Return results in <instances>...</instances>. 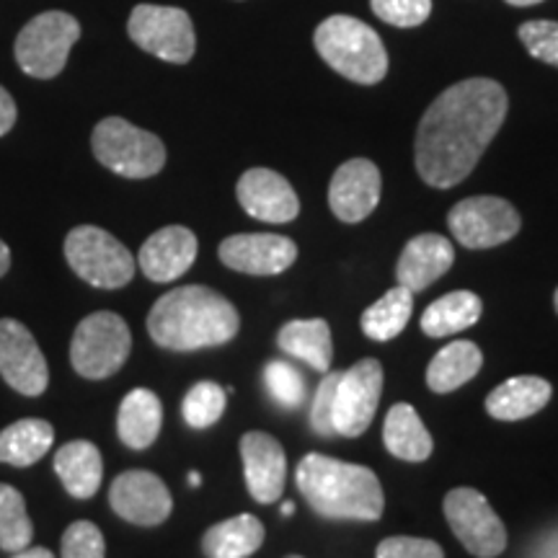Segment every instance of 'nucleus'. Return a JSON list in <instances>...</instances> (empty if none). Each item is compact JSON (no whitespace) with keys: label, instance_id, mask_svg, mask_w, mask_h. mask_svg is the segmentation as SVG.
<instances>
[{"label":"nucleus","instance_id":"obj_1","mask_svg":"<svg viewBox=\"0 0 558 558\" xmlns=\"http://www.w3.org/2000/svg\"><path fill=\"white\" fill-rule=\"evenodd\" d=\"M509 101L501 83L469 78L452 83L424 111L416 128L418 177L435 190H450L471 177L505 124Z\"/></svg>","mask_w":558,"mask_h":558},{"label":"nucleus","instance_id":"obj_2","mask_svg":"<svg viewBox=\"0 0 558 558\" xmlns=\"http://www.w3.org/2000/svg\"><path fill=\"white\" fill-rule=\"evenodd\" d=\"M241 329L235 305L220 292L186 284L166 292L148 313L150 339L171 352L228 344Z\"/></svg>","mask_w":558,"mask_h":558},{"label":"nucleus","instance_id":"obj_3","mask_svg":"<svg viewBox=\"0 0 558 558\" xmlns=\"http://www.w3.org/2000/svg\"><path fill=\"white\" fill-rule=\"evenodd\" d=\"M295 484L313 512L326 520L375 522L386 509L378 476L347 460L311 452L300 460Z\"/></svg>","mask_w":558,"mask_h":558},{"label":"nucleus","instance_id":"obj_4","mask_svg":"<svg viewBox=\"0 0 558 558\" xmlns=\"http://www.w3.org/2000/svg\"><path fill=\"white\" fill-rule=\"evenodd\" d=\"M316 52L329 68L360 86H375L388 73V52L378 32L354 16H329L313 34Z\"/></svg>","mask_w":558,"mask_h":558},{"label":"nucleus","instance_id":"obj_5","mask_svg":"<svg viewBox=\"0 0 558 558\" xmlns=\"http://www.w3.org/2000/svg\"><path fill=\"white\" fill-rule=\"evenodd\" d=\"M90 148L101 166L124 179H150L166 166V145L160 137L122 117H107L96 124Z\"/></svg>","mask_w":558,"mask_h":558},{"label":"nucleus","instance_id":"obj_6","mask_svg":"<svg viewBox=\"0 0 558 558\" xmlns=\"http://www.w3.org/2000/svg\"><path fill=\"white\" fill-rule=\"evenodd\" d=\"M65 259L83 282L101 290H120L135 277L130 248L96 226H78L65 239Z\"/></svg>","mask_w":558,"mask_h":558},{"label":"nucleus","instance_id":"obj_7","mask_svg":"<svg viewBox=\"0 0 558 558\" xmlns=\"http://www.w3.org/2000/svg\"><path fill=\"white\" fill-rule=\"evenodd\" d=\"M132 337L122 316L111 311L90 313L78 324L70 341V362L88 380L111 378L130 357Z\"/></svg>","mask_w":558,"mask_h":558},{"label":"nucleus","instance_id":"obj_8","mask_svg":"<svg viewBox=\"0 0 558 558\" xmlns=\"http://www.w3.org/2000/svg\"><path fill=\"white\" fill-rule=\"evenodd\" d=\"M81 39V24L62 11L34 16L16 37V62L32 78H54L65 68L68 54Z\"/></svg>","mask_w":558,"mask_h":558},{"label":"nucleus","instance_id":"obj_9","mask_svg":"<svg viewBox=\"0 0 558 558\" xmlns=\"http://www.w3.org/2000/svg\"><path fill=\"white\" fill-rule=\"evenodd\" d=\"M128 34L140 50L173 62V65L190 62L197 50L192 16L181 9H171V5H137L130 13Z\"/></svg>","mask_w":558,"mask_h":558},{"label":"nucleus","instance_id":"obj_10","mask_svg":"<svg viewBox=\"0 0 558 558\" xmlns=\"http://www.w3.org/2000/svg\"><path fill=\"white\" fill-rule=\"evenodd\" d=\"M445 518L456 538L476 558H497L507 548V530L484 494L460 486L445 497Z\"/></svg>","mask_w":558,"mask_h":558},{"label":"nucleus","instance_id":"obj_11","mask_svg":"<svg viewBox=\"0 0 558 558\" xmlns=\"http://www.w3.org/2000/svg\"><path fill=\"white\" fill-rule=\"evenodd\" d=\"M448 228L465 248H494L520 233L522 220L512 202L501 197H469L448 215Z\"/></svg>","mask_w":558,"mask_h":558},{"label":"nucleus","instance_id":"obj_12","mask_svg":"<svg viewBox=\"0 0 558 558\" xmlns=\"http://www.w3.org/2000/svg\"><path fill=\"white\" fill-rule=\"evenodd\" d=\"M383 393V365L367 357L341 373L337 388V407H333V427L341 437L365 435L373 424Z\"/></svg>","mask_w":558,"mask_h":558},{"label":"nucleus","instance_id":"obj_13","mask_svg":"<svg viewBox=\"0 0 558 558\" xmlns=\"http://www.w3.org/2000/svg\"><path fill=\"white\" fill-rule=\"evenodd\" d=\"M0 375L24 396H41L50 383L45 354L21 320H0Z\"/></svg>","mask_w":558,"mask_h":558},{"label":"nucleus","instance_id":"obj_14","mask_svg":"<svg viewBox=\"0 0 558 558\" xmlns=\"http://www.w3.org/2000/svg\"><path fill=\"white\" fill-rule=\"evenodd\" d=\"M109 505L122 520L140 527H156L169 520L173 501L156 473L124 471L109 488Z\"/></svg>","mask_w":558,"mask_h":558},{"label":"nucleus","instance_id":"obj_15","mask_svg":"<svg viewBox=\"0 0 558 558\" xmlns=\"http://www.w3.org/2000/svg\"><path fill=\"white\" fill-rule=\"evenodd\" d=\"M220 262L241 275L271 277L282 275L298 259L295 241L277 233H239L230 235L218 248Z\"/></svg>","mask_w":558,"mask_h":558},{"label":"nucleus","instance_id":"obj_16","mask_svg":"<svg viewBox=\"0 0 558 558\" xmlns=\"http://www.w3.org/2000/svg\"><path fill=\"white\" fill-rule=\"evenodd\" d=\"M380 171L373 160L352 158L341 163L329 186V207L341 222H362L380 202Z\"/></svg>","mask_w":558,"mask_h":558},{"label":"nucleus","instance_id":"obj_17","mask_svg":"<svg viewBox=\"0 0 558 558\" xmlns=\"http://www.w3.org/2000/svg\"><path fill=\"white\" fill-rule=\"evenodd\" d=\"M241 207L262 222H292L300 215V199L282 173L271 169H248L235 186Z\"/></svg>","mask_w":558,"mask_h":558},{"label":"nucleus","instance_id":"obj_18","mask_svg":"<svg viewBox=\"0 0 558 558\" xmlns=\"http://www.w3.org/2000/svg\"><path fill=\"white\" fill-rule=\"evenodd\" d=\"M241 458L251 497L259 505H271L282 497L288 481V458L275 437L267 432H246L241 437Z\"/></svg>","mask_w":558,"mask_h":558},{"label":"nucleus","instance_id":"obj_19","mask_svg":"<svg viewBox=\"0 0 558 558\" xmlns=\"http://www.w3.org/2000/svg\"><path fill=\"white\" fill-rule=\"evenodd\" d=\"M197 235L190 228H160L143 243L137 264L150 282H173L197 259Z\"/></svg>","mask_w":558,"mask_h":558},{"label":"nucleus","instance_id":"obj_20","mask_svg":"<svg viewBox=\"0 0 558 558\" xmlns=\"http://www.w3.org/2000/svg\"><path fill=\"white\" fill-rule=\"evenodd\" d=\"M456 262V248L439 233H422L403 246L399 264H396V277L401 288L416 292L427 290L437 282Z\"/></svg>","mask_w":558,"mask_h":558},{"label":"nucleus","instance_id":"obj_21","mask_svg":"<svg viewBox=\"0 0 558 558\" xmlns=\"http://www.w3.org/2000/svg\"><path fill=\"white\" fill-rule=\"evenodd\" d=\"M554 388L538 375L509 378L486 396V411L499 422H520L548 407Z\"/></svg>","mask_w":558,"mask_h":558},{"label":"nucleus","instance_id":"obj_22","mask_svg":"<svg viewBox=\"0 0 558 558\" xmlns=\"http://www.w3.org/2000/svg\"><path fill=\"white\" fill-rule=\"evenodd\" d=\"M54 471L65 486V492L75 499H90L101 486L104 460L101 452L88 439L62 445L54 456Z\"/></svg>","mask_w":558,"mask_h":558},{"label":"nucleus","instance_id":"obj_23","mask_svg":"<svg viewBox=\"0 0 558 558\" xmlns=\"http://www.w3.org/2000/svg\"><path fill=\"white\" fill-rule=\"evenodd\" d=\"M160 424H163V407L153 390L135 388L124 396L120 416H117V432L128 448H150L160 435Z\"/></svg>","mask_w":558,"mask_h":558},{"label":"nucleus","instance_id":"obj_24","mask_svg":"<svg viewBox=\"0 0 558 558\" xmlns=\"http://www.w3.org/2000/svg\"><path fill=\"white\" fill-rule=\"evenodd\" d=\"M383 442L390 456L407 460V463H422L435 450L429 429L424 427L422 416L411 403H396L388 411L386 424H383Z\"/></svg>","mask_w":558,"mask_h":558},{"label":"nucleus","instance_id":"obj_25","mask_svg":"<svg viewBox=\"0 0 558 558\" xmlns=\"http://www.w3.org/2000/svg\"><path fill=\"white\" fill-rule=\"evenodd\" d=\"M277 344L290 357L303 360L318 373H329L333 344H331V329L324 318H303L290 320L277 333Z\"/></svg>","mask_w":558,"mask_h":558},{"label":"nucleus","instance_id":"obj_26","mask_svg":"<svg viewBox=\"0 0 558 558\" xmlns=\"http://www.w3.org/2000/svg\"><path fill=\"white\" fill-rule=\"evenodd\" d=\"M481 365H484V354L473 341H450L432 357L427 367V386L435 393H452V390L476 378Z\"/></svg>","mask_w":558,"mask_h":558},{"label":"nucleus","instance_id":"obj_27","mask_svg":"<svg viewBox=\"0 0 558 558\" xmlns=\"http://www.w3.org/2000/svg\"><path fill=\"white\" fill-rule=\"evenodd\" d=\"M264 525L254 514L222 520L213 525L202 538V550L207 558H248L262 548Z\"/></svg>","mask_w":558,"mask_h":558},{"label":"nucleus","instance_id":"obj_28","mask_svg":"<svg viewBox=\"0 0 558 558\" xmlns=\"http://www.w3.org/2000/svg\"><path fill=\"white\" fill-rule=\"evenodd\" d=\"M481 313H484V303H481L476 292H448V295L435 300V303L422 313V331L432 339L452 337V333L471 329V326L481 318Z\"/></svg>","mask_w":558,"mask_h":558},{"label":"nucleus","instance_id":"obj_29","mask_svg":"<svg viewBox=\"0 0 558 558\" xmlns=\"http://www.w3.org/2000/svg\"><path fill=\"white\" fill-rule=\"evenodd\" d=\"M54 429L45 418H21L0 432V463L26 469L47 456L52 448Z\"/></svg>","mask_w":558,"mask_h":558},{"label":"nucleus","instance_id":"obj_30","mask_svg":"<svg viewBox=\"0 0 558 558\" xmlns=\"http://www.w3.org/2000/svg\"><path fill=\"white\" fill-rule=\"evenodd\" d=\"M411 311H414V292L399 284L362 313V333L373 341H390L407 329Z\"/></svg>","mask_w":558,"mask_h":558},{"label":"nucleus","instance_id":"obj_31","mask_svg":"<svg viewBox=\"0 0 558 558\" xmlns=\"http://www.w3.org/2000/svg\"><path fill=\"white\" fill-rule=\"evenodd\" d=\"M34 538V525L26 514V501L21 492L0 484V548L19 554L29 546Z\"/></svg>","mask_w":558,"mask_h":558},{"label":"nucleus","instance_id":"obj_32","mask_svg":"<svg viewBox=\"0 0 558 558\" xmlns=\"http://www.w3.org/2000/svg\"><path fill=\"white\" fill-rule=\"evenodd\" d=\"M228 393L226 388H220L218 383L213 380H199L197 386L190 388L184 399V418L192 429H207L213 424L220 422L222 411H226Z\"/></svg>","mask_w":558,"mask_h":558},{"label":"nucleus","instance_id":"obj_33","mask_svg":"<svg viewBox=\"0 0 558 558\" xmlns=\"http://www.w3.org/2000/svg\"><path fill=\"white\" fill-rule=\"evenodd\" d=\"M264 383H267L269 396L282 409H298L305 401V380L290 362L271 360L264 367Z\"/></svg>","mask_w":558,"mask_h":558},{"label":"nucleus","instance_id":"obj_34","mask_svg":"<svg viewBox=\"0 0 558 558\" xmlns=\"http://www.w3.org/2000/svg\"><path fill=\"white\" fill-rule=\"evenodd\" d=\"M520 39L535 60L558 68V21L538 19L520 26Z\"/></svg>","mask_w":558,"mask_h":558},{"label":"nucleus","instance_id":"obj_35","mask_svg":"<svg viewBox=\"0 0 558 558\" xmlns=\"http://www.w3.org/2000/svg\"><path fill=\"white\" fill-rule=\"evenodd\" d=\"M373 13L390 26H422L432 13V0H369Z\"/></svg>","mask_w":558,"mask_h":558},{"label":"nucleus","instance_id":"obj_36","mask_svg":"<svg viewBox=\"0 0 558 558\" xmlns=\"http://www.w3.org/2000/svg\"><path fill=\"white\" fill-rule=\"evenodd\" d=\"M107 543L101 530L88 520L73 522L62 535V558H104Z\"/></svg>","mask_w":558,"mask_h":558},{"label":"nucleus","instance_id":"obj_37","mask_svg":"<svg viewBox=\"0 0 558 558\" xmlns=\"http://www.w3.org/2000/svg\"><path fill=\"white\" fill-rule=\"evenodd\" d=\"M339 378L341 373H329L316 388V399H313L311 407V427L320 437L337 435V427H333V407H337Z\"/></svg>","mask_w":558,"mask_h":558},{"label":"nucleus","instance_id":"obj_38","mask_svg":"<svg viewBox=\"0 0 558 558\" xmlns=\"http://www.w3.org/2000/svg\"><path fill=\"white\" fill-rule=\"evenodd\" d=\"M375 558H445V554L435 541L396 535V538H386L378 543Z\"/></svg>","mask_w":558,"mask_h":558},{"label":"nucleus","instance_id":"obj_39","mask_svg":"<svg viewBox=\"0 0 558 558\" xmlns=\"http://www.w3.org/2000/svg\"><path fill=\"white\" fill-rule=\"evenodd\" d=\"M13 124H16V101L9 90L0 86V137L11 132Z\"/></svg>","mask_w":558,"mask_h":558},{"label":"nucleus","instance_id":"obj_40","mask_svg":"<svg viewBox=\"0 0 558 558\" xmlns=\"http://www.w3.org/2000/svg\"><path fill=\"white\" fill-rule=\"evenodd\" d=\"M13 558H54V554L47 548H24V550H19Z\"/></svg>","mask_w":558,"mask_h":558},{"label":"nucleus","instance_id":"obj_41","mask_svg":"<svg viewBox=\"0 0 558 558\" xmlns=\"http://www.w3.org/2000/svg\"><path fill=\"white\" fill-rule=\"evenodd\" d=\"M9 267H11V251H9V246H5L3 241H0V277H3L5 271H9Z\"/></svg>","mask_w":558,"mask_h":558},{"label":"nucleus","instance_id":"obj_42","mask_svg":"<svg viewBox=\"0 0 558 558\" xmlns=\"http://www.w3.org/2000/svg\"><path fill=\"white\" fill-rule=\"evenodd\" d=\"M509 5H518V9H525V5H535V3H543V0H507Z\"/></svg>","mask_w":558,"mask_h":558},{"label":"nucleus","instance_id":"obj_43","mask_svg":"<svg viewBox=\"0 0 558 558\" xmlns=\"http://www.w3.org/2000/svg\"><path fill=\"white\" fill-rule=\"evenodd\" d=\"M279 509H282L284 518H290V514L295 512V505H292V501H282V507H279Z\"/></svg>","mask_w":558,"mask_h":558},{"label":"nucleus","instance_id":"obj_44","mask_svg":"<svg viewBox=\"0 0 558 558\" xmlns=\"http://www.w3.org/2000/svg\"><path fill=\"white\" fill-rule=\"evenodd\" d=\"M199 484H202V476H199L197 471H192V473H190V486H192V488H199Z\"/></svg>","mask_w":558,"mask_h":558},{"label":"nucleus","instance_id":"obj_45","mask_svg":"<svg viewBox=\"0 0 558 558\" xmlns=\"http://www.w3.org/2000/svg\"><path fill=\"white\" fill-rule=\"evenodd\" d=\"M554 303H556V313H558V290H556V295H554Z\"/></svg>","mask_w":558,"mask_h":558},{"label":"nucleus","instance_id":"obj_46","mask_svg":"<svg viewBox=\"0 0 558 558\" xmlns=\"http://www.w3.org/2000/svg\"><path fill=\"white\" fill-rule=\"evenodd\" d=\"M288 558H303V556H288Z\"/></svg>","mask_w":558,"mask_h":558}]
</instances>
